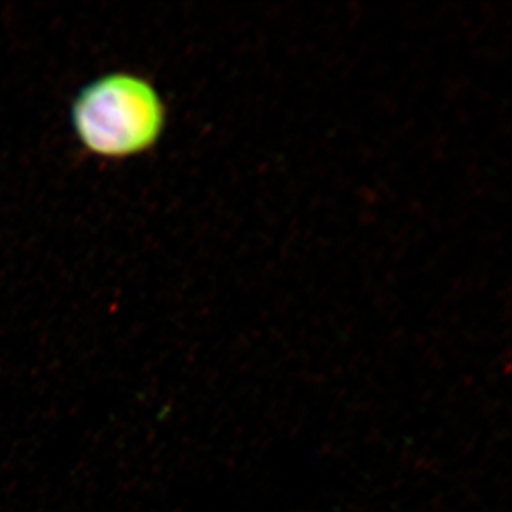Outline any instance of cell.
Instances as JSON below:
<instances>
[{
    "instance_id": "obj_1",
    "label": "cell",
    "mask_w": 512,
    "mask_h": 512,
    "mask_svg": "<svg viewBox=\"0 0 512 512\" xmlns=\"http://www.w3.org/2000/svg\"><path fill=\"white\" fill-rule=\"evenodd\" d=\"M84 146L101 156L140 153L160 136L164 109L156 90L130 74H110L89 84L73 106Z\"/></svg>"
}]
</instances>
